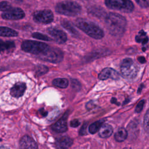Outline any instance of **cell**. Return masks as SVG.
Here are the masks:
<instances>
[{"instance_id":"obj_18","label":"cell","mask_w":149,"mask_h":149,"mask_svg":"<svg viewBox=\"0 0 149 149\" xmlns=\"http://www.w3.org/2000/svg\"><path fill=\"white\" fill-rule=\"evenodd\" d=\"M127 135L128 133L127 130L123 127H120L118 129L117 132L115 133L114 138L116 141L118 142H122L126 139V138L127 137Z\"/></svg>"},{"instance_id":"obj_2","label":"cell","mask_w":149,"mask_h":149,"mask_svg":"<svg viewBox=\"0 0 149 149\" xmlns=\"http://www.w3.org/2000/svg\"><path fill=\"white\" fill-rule=\"evenodd\" d=\"M76 25L90 37L95 39H101L104 36L103 30L97 24L88 20L79 18L76 20Z\"/></svg>"},{"instance_id":"obj_12","label":"cell","mask_w":149,"mask_h":149,"mask_svg":"<svg viewBox=\"0 0 149 149\" xmlns=\"http://www.w3.org/2000/svg\"><path fill=\"white\" fill-rule=\"evenodd\" d=\"M68 118V112L65 113L63 116H62L60 119H59L56 122L53 124L51 126L52 129L57 133H63L65 132L68 130L67 126V120Z\"/></svg>"},{"instance_id":"obj_10","label":"cell","mask_w":149,"mask_h":149,"mask_svg":"<svg viewBox=\"0 0 149 149\" xmlns=\"http://www.w3.org/2000/svg\"><path fill=\"white\" fill-rule=\"evenodd\" d=\"M24 16V12L22 9L13 7L2 14V17L6 20H19L23 18Z\"/></svg>"},{"instance_id":"obj_16","label":"cell","mask_w":149,"mask_h":149,"mask_svg":"<svg viewBox=\"0 0 149 149\" xmlns=\"http://www.w3.org/2000/svg\"><path fill=\"white\" fill-rule=\"evenodd\" d=\"M15 48V44L12 41L0 40V53L11 52Z\"/></svg>"},{"instance_id":"obj_21","label":"cell","mask_w":149,"mask_h":149,"mask_svg":"<svg viewBox=\"0 0 149 149\" xmlns=\"http://www.w3.org/2000/svg\"><path fill=\"white\" fill-rule=\"evenodd\" d=\"M88 11L90 13H91L93 15H94L97 17H101L105 14V12L104 10L101 8L100 6H93L89 8Z\"/></svg>"},{"instance_id":"obj_30","label":"cell","mask_w":149,"mask_h":149,"mask_svg":"<svg viewBox=\"0 0 149 149\" xmlns=\"http://www.w3.org/2000/svg\"><path fill=\"white\" fill-rule=\"evenodd\" d=\"M136 1L142 8L149 6V0H136Z\"/></svg>"},{"instance_id":"obj_24","label":"cell","mask_w":149,"mask_h":149,"mask_svg":"<svg viewBox=\"0 0 149 149\" xmlns=\"http://www.w3.org/2000/svg\"><path fill=\"white\" fill-rule=\"evenodd\" d=\"M143 127L146 132L149 133V109L147 111L146 114L144 115Z\"/></svg>"},{"instance_id":"obj_22","label":"cell","mask_w":149,"mask_h":149,"mask_svg":"<svg viewBox=\"0 0 149 149\" xmlns=\"http://www.w3.org/2000/svg\"><path fill=\"white\" fill-rule=\"evenodd\" d=\"M52 83L56 87L65 88L68 86V80L65 78H57L52 81Z\"/></svg>"},{"instance_id":"obj_20","label":"cell","mask_w":149,"mask_h":149,"mask_svg":"<svg viewBox=\"0 0 149 149\" xmlns=\"http://www.w3.org/2000/svg\"><path fill=\"white\" fill-rule=\"evenodd\" d=\"M104 122V120L101 119L91 124L88 128L89 132L91 134H94L96 132H97L100 130L102 125H103Z\"/></svg>"},{"instance_id":"obj_19","label":"cell","mask_w":149,"mask_h":149,"mask_svg":"<svg viewBox=\"0 0 149 149\" xmlns=\"http://www.w3.org/2000/svg\"><path fill=\"white\" fill-rule=\"evenodd\" d=\"M17 32L10 28L7 27H0V36L16 37L17 36Z\"/></svg>"},{"instance_id":"obj_27","label":"cell","mask_w":149,"mask_h":149,"mask_svg":"<svg viewBox=\"0 0 149 149\" xmlns=\"http://www.w3.org/2000/svg\"><path fill=\"white\" fill-rule=\"evenodd\" d=\"M12 5L10 3L6 1H3L0 2V10L2 12H5L8 10L12 8Z\"/></svg>"},{"instance_id":"obj_33","label":"cell","mask_w":149,"mask_h":149,"mask_svg":"<svg viewBox=\"0 0 149 149\" xmlns=\"http://www.w3.org/2000/svg\"><path fill=\"white\" fill-rule=\"evenodd\" d=\"M137 59L141 63H144L146 62V59L143 56H140L137 58Z\"/></svg>"},{"instance_id":"obj_28","label":"cell","mask_w":149,"mask_h":149,"mask_svg":"<svg viewBox=\"0 0 149 149\" xmlns=\"http://www.w3.org/2000/svg\"><path fill=\"white\" fill-rule=\"evenodd\" d=\"M146 37H147L146 33L143 30H141L139 32V34L136 36L135 40L137 42H142Z\"/></svg>"},{"instance_id":"obj_6","label":"cell","mask_w":149,"mask_h":149,"mask_svg":"<svg viewBox=\"0 0 149 149\" xmlns=\"http://www.w3.org/2000/svg\"><path fill=\"white\" fill-rule=\"evenodd\" d=\"M106 6L112 9L129 13L133 11L134 5L130 0H105Z\"/></svg>"},{"instance_id":"obj_23","label":"cell","mask_w":149,"mask_h":149,"mask_svg":"<svg viewBox=\"0 0 149 149\" xmlns=\"http://www.w3.org/2000/svg\"><path fill=\"white\" fill-rule=\"evenodd\" d=\"M61 24L63 27H64V28L65 29H66L67 30L69 31V32L71 34H72L73 35H76L77 34V30L74 28V27L70 24V23L68 21L66 20H63L61 22Z\"/></svg>"},{"instance_id":"obj_38","label":"cell","mask_w":149,"mask_h":149,"mask_svg":"<svg viewBox=\"0 0 149 149\" xmlns=\"http://www.w3.org/2000/svg\"><path fill=\"white\" fill-rule=\"evenodd\" d=\"M143 86H143V84L141 85L140 87H139V90H138V93H139V92L140 93V92H141V90H142V87H143Z\"/></svg>"},{"instance_id":"obj_7","label":"cell","mask_w":149,"mask_h":149,"mask_svg":"<svg viewBox=\"0 0 149 149\" xmlns=\"http://www.w3.org/2000/svg\"><path fill=\"white\" fill-rule=\"evenodd\" d=\"M120 72L123 77L127 79L134 78L138 72V67L131 58L124 59L120 65Z\"/></svg>"},{"instance_id":"obj_37","label":"cell","mask_w":149,"mask_h":149,"mask_svg":"<svg viewBox=\"0 0 149 149\" xmlns=\"http://www.w3.org/2000/svg\"><path fill=\"white\" fill-rule=\"evenodd\" d=\"M12 1L16 3H20V2H22L23 0H12Z\"/></svg>"},{"instance_id":"obj_4","label":"cell","mask_w":149,"mask_h":149,"mask_svg":"<svg viewBox=\"0 0 149 149\" xmlns=\"http://www.w3.org/2000/svg\"><path fill=\"white\" fill-rule=\"evenodd\" d=\"M56 11L62 15L74 16L80 14L81 8L79 4L70 1H66L58 3L55 8Z\"/></svg>"},{"instance_id":"obj_11","label":"cell","mask_w":149,"mask_h":149,"mask_svg":"<svg viewBox=\"0 0 149 149\" xmlns=\"http://www.w3.org/2000/svg\"><path fill=\"white\" fill-rule=\"evenodd\" d=\"M47 31L54 38V40L59 44L64 43L67 40L66 33L61 30L54 27H50L47 29Z\"/></svg>"},{"instance_id":"obj_25","label":"cell","mask_w":149,"mask_h":149,"mask_svg":"<svg viewBox=\"0 0 149 149\" xmlns=\"http://www.w3.org/2000/svg\"><path fill=\"white\" fill-rule=\"evenodd\" d=\"M32 36L35 38H37V39H39L41 40H44V41H51L52 40L48 36H47L45 34L38 33V32L33 33L32 34Z\"/></svg>"},{"instance_id":"obj_8","label":"cell","mask_w":149,"mask_h":149,"mask_svg":"<svg viewBox=\"0 0 149 149\" xmlns=\"http://www.w3.org/2000/svg\"><path fill=\"white\" fill-rule=\"evenodd\" d=\"M39 56L41 59L52 63H58L63 59L62 52L56 48L49 47L47 50Z\"/></svg>"},{"instance_id":"obj_29","label":"cell","mask_w":149,"mask_h":149,"mask_svg":"<svg viewBox=\"0 0 149 149\" xmlns=\"http://www.w3.org/2000/svg\"><path fill=\"white\" fill-rule=\"evenodd\" d=\"M145 104V101L144 100H141L138 104L137 105H136V108H135V111L137 112V113H139L140 112L143 108V107H144V105Z\"/></svg>"},{"instance_id":"obj_14","label":"cell","mask_w":149,"mask_h":149,"mask_svg":"<svg viewBox=\"0 0 149 149\" xmlns=\"http://www.w3.org/2000/svg\"><path fill=\"white\" fill-rule=\"evenodd\" d=\"M20 147L22 148H37L38 146L36 141L30 136L25 135L20 141Z\"/></svg>"},{"instance_id":"obj_32","label":"cell","mask_w":149,"mask_h":149,"mask_svg":"<svg viewBox=\"0 0 149 149\" xmlns=\"http://www.w3.org/2000/svg\"><path fill=\"white\" fill-rule=\"evenodd\" d=\"M80 124V122H79V120L78 119H76L72 120L70 123V126L73 127H76L78 126H79Z\"/></svg>"},{"instance_id":"obj_35","label":"cell","mask_w":149,"mask_h":149,"mask_svg":"<svg viewBox=\"0 0 149 149\" xmlns=\"http://www.w3.org/2000/svg\"><path fill=\"white\" fill-rule=\"evenodd\" d=\"M111 103L115 104H116V105H120V103H119V102L117 101V100H116V99L115 98H112L111 99Z\"/></svg>"},{"instance_id":"obj_26","label":"cell","mask_w":149,"mask_h":149,"mask_svg":"<svg viewBox=\"0 0 149 149\" xmlns=\"http://www.w3.org/2000/svg\"><path fill=\"white\" fill-rule=\"evenodd\" d=\"M48 71V69L47 67L44 66V65H39L37 66L36 72V74L38 76L42 75L47 73Z\"/></svg>"},{"instance_id":"obj_1","label":"cell","mask_w":149,"mask_h":149,"mask_svg":"<svg viewBox=\"0 0 149 149\" xmlns=\"http://www.w3.org/2000/svg\"><path fill=\"white\" fill-rule=\"evenodd\" d=\"M105 23L109 33L113 36H121L125 32L126 20L122 15L116 13H109L106 16Z\"/></svg>"},{"instance_id":"obj_36","label":"cell","mask_w":149,"mask_h":149,"mask_svg":"<svg viewBox=\"0 0 149 149\" xmlns=\"http://www.w3.org/2000/svg\"><path fill=\"white\" fill-rule=\"evenodd\" d=\"M148 41V38L147 37H146L145 38H144V39L143 40V41H142V44H146Z\"/></svg>"},{"instance_id":"obj_13","label":"cell","mask_w":149,"mask_h":149,"mask_svg":"<svg viewBox=\"0 0 149 149\" xmlns=\"http://www.w3.org/2000/svg\"><path fill=\"white\" fill-rule=\"evenodd\" d=\"M98 77L100 80H106L109 78L112 79H118L119 75L113 69L106 68L99 73Z\"/></svg>"},{"instance_id":"obj_3","label":"cell","mask_w":149,"mask_h":149,"mask_svg":"<svg viewBox=\"0 0 149 149\" xmlns=\"http://www.w3.org/2000/svg\"><path fill=\"white\" fill-rule=\"evenodd\" d=\"M27 90V84L22 80H17L7 87V98L16 102L23 98Z\"/></svg>"},{"instance_id":"obj_17","label":"cell","mask_w":149,"mask_h":149,"mask_svg":"<svg viewBox=\"0 0 149 149\" xmlns=\"http://www.w3.org/2000/svg\"><path fill=\"white\" fill-rule=\"evenodd\" d=\"M113 133L112 127L108 124H104L98 130V134L102 138H107Z\"/></svg>"},{"instance_id":"obj_5","label":"cell","mask_w":149,"mask_h":149,"mask_svg":"<svg viewBox=\"0 0 149 149\" xmlns=\"http://www.w3.org/2000/svg\"><path fill=\"white\" fill-rule=\"evenodd\" d=\"M22 49L27 52L40 55L48 49L49 46L45 43L32 40H26L22 44Z\"/></svg>"},{"instance_id":"obj_31","label":"cell","mask_w":149,"mask_h":149,"mask_svg":"<svg viewBox=\"0 0 149 149\" xmlns=\"http://www.w3.org/2000/svg\"><path fill=\"white\" fill-rule=\"evenodd\" d=\"M87 123H84L83 126H81V127L80 128V131H79V134L80 135H85L86 134H87V132H86V130H87Z\"/></svg>"},{"instance_id":"obj_34","label":"cell","mask_w":149,"mask_h":149,"mask_svg":"<svg viewBox=\"0 0 149 149\" xmlns=\"http://www.w3.org/2000/svg\"><path fill=\"white\" fill-rule=\"evenodd\" d=\"M40 113L43 116H45L47 115V112H46L44 109L42 108L41 109H40Z\"/></svg>"},{"instance_id":"obj_15","label":"cell","mask_w":149,"mask_h":149,"mask_svg":"<svg viewBox=\"0 0 149 149\" xmlns=\"http://www.w3.org/2000/svg\"><path fill=\"white\" fill-rule=\"evenodd\" d=\"M73 144V140L67 136H63L58 139L55 141L56 147L58 148H68Z\"/></svg>"},{"instance_id":"obj_9","label":"cell","mask_w":149,"mask_h":149,"mask_svg":"<svg viewBox=\"0 0 149 149\" xmlns=\"http://www.w3.org/2000/svg\"><path fill=\"white\" fill-rule=\"evenodd\" d=\"M33 19L37 23L48 24L53 21L54 15L50 10H41L34 13Z\"/></svg>"}]
</instances>
